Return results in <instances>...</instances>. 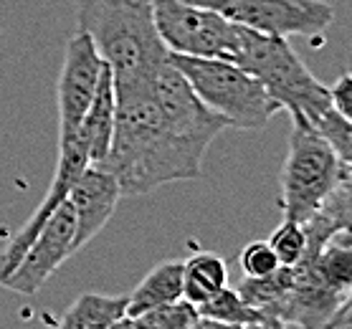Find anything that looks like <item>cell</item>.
<instances>
[{
	"instance_id": "1",
	"label": "cell",
	"mask_w": 352,
	"mask_h": 329,
	"mask_svg": "<svg viewBox=\"0 0 352 329\" xmlns=\"http://www.w3.org/2000/svg\"><path fill=\"white\" fill-rule=\"evenodd\" d=\"M153 79L124 87L114 84L112 147L96 168L117 177L122 195H147L162 185L195 180L203 170L206 152L180 139L162 120L153 97Z\"/></svg>"
},
{
	"instance_id": "2",
	"label": "cell",
	"mask_w": 352,
	"mask_h": 329,
	"mask_svg": "<svg viewBox=\"0 0 352 329\" xmlns=\"http://www.w3.org/2000/svg\"><path fill=\"white\" fill-rule=\"evenodd\" d=\"M76 21L112 69L117 87L150 81L170 58L153 0H76Z\"/></svg>"
},
{
	"instance_id": "3",
	"label": "cell",
	"mask_w": 352,
	"mask_h": 329,
	"mask_svg": "<svg viewBox=\"0 0 352 329\" xmlns=\"http://www.w3.org/2000/svg\"><path fill=\"white\" fill-rule=\"evenodd\" d=\"M231 61L256 76L289 114H305L317 124L322 114L332 109L329 87L314 79L305 61L281 36H266L239 25V49Z\"/></svg>"
},
{
	"instance_id": "4",
	"label": "cell",
	"mask_w": 352,
	"mask_h": 329,
	"mask_svg": "<svg viewBox=\"0 0 352 329\" xmlns=\"http://www.w3.org/2000/svg\"><path fill=\"white\" fill-rule=\"evenodd\" d=\"M347 168L317 124L305 114H292L289 152L281 170V216L284 220L309 223L342 180Z\"/></svg>"
},
{
	"instance_id": "5",
	"label": "cell",
	"mask_w": 352,
	"mask_h": 329,
	"mask_svg": "<svg viewBox=\"0 0 352 329\" xmlns=\"http://www.w3.org/2000/svg\"><path fill=\"white\" fill-rule=\"evenodd\" d=\"M173 64L180 69L192 91L203 104L221 114L228 127L261 129L281 112L279 102L261 87L256 76L228 58H200L170 54Z\"/></svg>"
},
{
	"instance_id": "6",
	"label": "cell",
	"mask_w": 352,
	"mask_h": 329,
	"mask_svg": "<svg viewBox=\"0 0 352 329\" xmlns=\"http://www.w3.org/2000/svg\"><path fill=\"white\" fill-rule=\"evenodd\" d=\"M155 25L170 54L228 58L239 49V25L188 0H153Z\"/></svg>"
},
{
	"instance_id": "7",
	"label": "cell",
	"mask_w": 352,
	"mask_h": 329,
	"mask_svg": "<svg viewBox=\"0 0 352 329\" xmlns=\"http://www.w3.org/2000/svg\"><path fill=\"white\" fill-rule=\"evenodd\" d=\"M228 18L231 23L266 36H320L335 21L324 0H188Z\"/></svg>"
},
{
	"instance_id": "8",
	"label": "cell",
	"mask_w": 352,
	"mask_h": 329,
	"mask_svg": "<svg viewBox=\"0 0 352 329\" xmlns=\"http://www.w3.org/2000/svg\"><path fill=\"white\" fill-rule=\"evenodd\" d=\"M153 97L160 106V114L162 120L168 122V127L188 145L198 147L200 152H208L213 139L228 127V122L221 114L203 104V99L192 91L188 79L173 64V58H168L155 71Z\"/></svg>"
},
{
	"instance_id": "9",
	"label": "cell",
	"mask_w": 352,
	"mask_h": 329,
	"mask_svg": "<svg viewBox=\"0 0 352 329\" xmlns=\"http://www.w3.org/2000/svg\"><path fill=\"white\" fill-rule=\"evenodd\" d=\"M76 251H79L76 249V218L66 201L43 223L23 258L13 266V271L0 279V286L23 294V297H33Z\"/></svg>"
},
{
	"instance_id": "10",
	"label": "cell",
	"mask_w": 352,
	"mask_h": 329,
	"mask_svg": "<svg viewBox=\"0 0 352 329\" xmlns=\"http://www.w3.org/2000/svg\"><path fill=\"white\" fill-rule=\"evenodd\" d=\"M107 64L87 33H76L66 43L64 64L58 73V139L79 132L89 106L94 102L96 87Z\"/></svg>"
},
{
	"instance_id": "11",
	"label": "cell",
	"mask_w": 352,
	"mask_h": 329,
	"mask_svg": "<svg viewBox=\"0 0 352 329\" xmlns=\"http://www.w3.org/2000/svg\"><path fill=\"white\" fill-rule=\"evenodd\" d=\"M89 165H91V160H89V147H87V142H84L81 132L58 139V160H56L54 180L48 185L46 198L38 203V208L33 210L31 218L25 220V225L21 231L13 233V238L8 241V246L0 251V279H3L6 273L13 271V266L23 258V253L28 251L33 238L38 236L43 223L64 205L69 193H72L74 183L79 180V175Z\"/></svg>"
},
{
	"instance_id": "12",
	"label": "cell",
	"mask_w": 352,
	"mask_h": 329,
	"mask_svg": "<svg viewBox=\"0 0 352 329\" xmlns=\"http://www.w3.org/2000/svg\"><path fill=\"white\" fill-rule=\"evenodd\" d=\"M120 198L122 188L112 172L96 168V165H89L81 172L66 198L74 210V218H76V249H84L89 241H94L102 233V228L114 216Z\"/></svg>"
},
{
	"instance_id": "13",
	"label": "cell",
	"mask_w": 352,
	"mask_h": 329,
	"mask_svg": "<svg viewBox=\"0 0 352 329\" xmlns=\"http://www.w3.org/2000/svg\"><path fill=\"white\" fill-rule=\"evenodd\" d=\"M114 120H117V94H114V73L107 66L102 73V81L96 87L94 102L89 106L87 117L81 122V137L89 147V160L91 165H99L104 160L114 137Z\"/></svg>"
},
{
	"instance_id": "14",
	"label": "cell",
	"mask_w": 352,
	"mask_h": 329,
	"mask_svg": "<svg viewBox=\"0 0 352 329\" xmlns=\"http://www.w3.org/2000/svg\"><path fill=\"white\" fill-rule=\"evenodd\" d=\"M127 297V317H137L144 309L183 299V261H162V264H157Z\"/></svg>"
},
{
	"instance_id": "15",
	"label": "cell",
	"mask_w": 352,
	"mask_h": 329,
	"mask_svg": "<svg viewBox=\"0 0 352 329\" xmlns=\"http://www.w3.org/2000/svg\"><path fill=\"white\" fill-rule=\"evenodd\" d=\"M228 286V266L216 253H192L183 261V297L195 306L216 299Z\"/></svg>"
},
{
	"instance_id": "16",
	"label": "cell",
	"mask_w": 352,
	"mask_h": 329,
	"mask_svg": "<svg viewBox=\"0 0 352 329\" xmlns=\"http://www.w3.org/2000/svg\"><path fill=\"white\" fill-rule=\"evenodd\" d=\"M129 297H107L87 291L61 317L56 329H109L127 317Z\"/></svg>"
},
{
	"instance_id": "17",
	"label": "cell",
	"mask_w": 352,
	"mask_h": 329,
	"mask_svg": "<svg viewBox=\"0 0 352 329\" xmlns=\"http://www.w3.org/2000/svg\"><path fill=\"white\" fill-rule=\"evenodd\" d=\"M294 284V271L292 266H279L269 276H243L239 281L236 291L241 294L243 302L251 306H256L258 312H264L269 319L279 317V309L284 304V299L289 297Z\"/></svg>"
},
{
	"instance_id": "18",
	"label": "cell",
	"mask_w": 352,
	"mask_h": 329,
	"mask_svg": "<svg viewBox=\"0 0 352 329\" xmlns=\"http://www.w3.org/2000/svg\"><path fill=\"white\" fill-rule=\"evenodd\" d=\"M198 312H200V317L226 321V324H239V327H246V324H256V321L269 319L264 312H258L256 306H251L248 302H243L239 291L228 289V286H226L216 299H210V302H206V304H200Z\"/></svg>"
},
{
	"instance_id": "19",
	"label": "cell",
	"mask_w": 352,
	"mask_h": 329,
	"mask_svg": "<svg viewBox=\"0 0 352 329\" xmlns=\"http://www.w3.org/2000/svg\"><path fill=\"white\" fill-rule=\"evenodd\" d=\"M137 329H190L200 319L198 306L188 299H175L168 304L144 309L137 317H129Z\"/></svg>"
},
{
	"instance_id": "20",
	"label": "cell",
	"mask_w": 352,
	"mask_h": 329,
	"mask_svg": "<svg viewBox=\"0 0 352 329\" xmlns=\"http://www.w3.org/2000/svg\"><path fill=\"white\" fill-rule=\"evenodd\" d=\"M272 243L274 253L279 258L281 266H296L302 261L307 251V231L302 223H294V220H284V223L272 233Z\"/></svg>"
},
{
	"instance_id": "21",
	"label": "cell",
	"mask_w": 352,
	"mask_h": 329,
	"mask_svg": "<svg viewBox=\"0 0 352 329\" xmlns=\"http://www.w3.org/2000/svg\"><path fill=\"white\" fill-rule=\"evenodd\" d=\"M317 129L329 139V145L335 147L337 157L342 160L344 168L352 170V124L344 122L335 109H327L317 122Z\"/></svg>"
},
{
	"instance_id": "22",
	"label": "cell",
	"mask_w": 352,
	"mask_h": 329,
	"mask_svg": "<svg viewBox=\"0 0 352 329\" xmlns=\"http://www.w3.org/2000/svg\"><path fill=\"white\" fill-rule=\"evenodd\" d=\"M279 258L269 241H254L241 251V269L243 276H269L279 269Z\"/></svg>"
},
{
	"instance_id": "23",
	"label": "cell",
	"mask_w": 352,
	"mask_h": 329,
	"mask_svg": "<svg viewBox=\"0 0 352 329\" xmlns=\"http://www.w3.org/2000/svg\"><path fill=\"white\" fill-rule=\"evenodd\" d=\"M329 99H332V109H335L344 122L352 124V73H342V76L329 87Z\"/></svg>"
},
{
	"instance_id": "24",
	"label": "cell",
	"mask_w": 352,
	"mask_h": 329,
	"mask_svg": "<svg viewBox=\"0 0 352 329\" xmlns=\"http://www.w3.org/2000/svg\"><path fill=\"white\" fill-rule=\"evenodd\" d=\"M352 329V291L344 297V302L335 309V314L329 317V321L324 324V329Z\"/></svg>"
},
{
	"instance_id": "25",
	"label": "cell",
	"mask_w": 352,
	"mask_h": 329,
	"mask_svg": "<svg viewBox=\"0 0 352 329\" xmlns=\"http://www.w3.org/2000/svg\"><path fill=\"white\" fill-rule=\"evenodd\" d=\"M190 329H243L239 324H226V321H216V319H208V317H200Z\"/></svg>"
},
{
	"instance_id": "26",
	"label": "cell",
	"mask_w": 352,
	"mask_h": 329,
	"mask_svg": "<svg viewBox=\"0 0 352 329\" xmlns=\"http://www.w3.org/2000/svg\"><path fill=\"white\" fill-rule=\"evenodd\" d=\"M243 329H289V327L279 319H266V321H256V324H246Z\"/></svg>"
},
{
	"instance_id": "27",
	"label": "cell",
	"mask_w": 352,
	"mask_h": 329,
	"mask_svg": "<svg viewBox=\"0 0 352 329\" xmlns=\"http://www.w3.org/2000/svg\"><path fill=\"white\" fill-rule=\"evenodd\" d=\"M332 241L337 243H347V246H352V231H344V233H337Z\"/></svg>"
},
{
	"instance_id": "28",
	"label": "cell",
	"mask_w": 352,
	"mask_h": 329,
	"mask_svg": "<svg viewBox=\"0 0 352 329\" xmlns=\"http://www.w3.org/2000/svg\"><path fill=\"white\" fill-rule=\"evenodd\" d=\"M109 329H137V327L132 324V319H129V317H124V319H120L114 327H109Z\"/></svg>"
},
{
	"instance_id": "29",
	"label": "cell",
	"mask_w": 352,
	"mask_h": 329,
	"mask_svg": "<svg viewBox=\"0 0 352 329\" xmlns=\"http://www.w3.org/2000/svg\"><path fill=\"white\" fill-rule=\"evenodd\" d=\"M344 329H350V327H344Z\"/></svg>"
}]
</instances>
